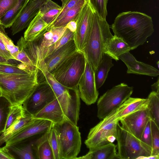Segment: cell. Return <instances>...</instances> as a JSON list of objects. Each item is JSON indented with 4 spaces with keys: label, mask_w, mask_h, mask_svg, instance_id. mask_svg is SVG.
<instances>
[{
    "label": "cell",
    "mask_w": 159,
    "mask_h": 159,
    "mask_svg": "<svg viewBox=\"0 0 159 159\" xmlns=\"http://www.w3.org/2000/svg\"><path fill=\"white\" fill-rule=\"evenodd\" d=\"M114 35L122 39L132 50L142 45L154 32L152 17L137 11L119 14L111 25Z\"/></svg>",
    "instance_id": "obj_1"
},
{
    "label": "cell",
    "mask_w": 159,
    "mask_h": 159,
    "mask_svg": "<svg viewBox=\"0 0 159 159\" xmlns=\"http://www.w3.org/2000/svg\"><path fill=\"white\" fill-rule=\"evenodd\" d=\"M39 69L24 74L0 73V91L12 105L23 104L38 86Z\"/></svg>",
    "instance_id": "obj_2"
},
{
    "label": "cell",
    "mask_w": 159,
    "mask_h": 159,
    "mask_svg": "<svg viewBox=\"0 0 159 159\" xmlns=\"http://www.w3.org/2000/svg\"><path fill=\"white\" fill-rule=\"evenodd\" d=\"M113 36L106 19L100 17L94 10L90 31L82 52L94 70L102 58L107 44Z\"/></svg>",
    "instance_id": "obj_3"
},
{
    "label": "cell",
    "mask_w": 159,
    "mask_h": 159,
    "mask_svg": "<svg viewBox=\"0 0 159 159\" xmlns=\"http://www.w3.org/2000/svg\"><path fill=\"white\" fill-rule=\"evenodd\" d=\"M35 65L52 88L66 118L73 123L77 122L80 105L78 88L69 89L59 83L48 71L43 60L37 61Z\"/></svg>",
    "instance_id": "obj_4"
},
{
    "label": "cell",
    "mask_w": 159,
    "mask_h": 159,
    "mask_svg": "<svg viewBox=\"0 0 159 159\" xmlns=\"http://www.w3.org/2000/svg\"><path fill=\"white\" fill-rule=\"evenodd\" d=\"M86 59L82 52L77 51L51 73L59 83L69 89H78Z\"/></svg>",
    "instance_id": "obj_5"
},
{
    "label": "cell",
    "mask_w": 159,
    "mask_h": 159,
    "mask_svg": "<svg viewBox=\"0 0 159 159\" xmlns=\"http://www.w3.org/2000/svg\"><path fill=\"white\" fill-rule=\"evenodd\" d=\"M118 108L113 111L90 130L84 143L89 150L113 143L117 136Z\"/></svg>",
    "instance_id": "obj_6"
},
{
    "label": "cell",
    "mask_w": 159,
    "mask_h": 159,
    "mask_svg": "<svg viewBox=\"0 0 159 159\" xmlns=\"http://www.w3.org/2000/svg\"><path fill=\"white\" fill-rule=\"evenodd\" d=\"M116 140L118 159H145L152 155L151 147L123 128L119 123Z\"/></svg>",
    "instance_id": "obj_7"
},
{
    "label": "cell",
    "mask_w": 159,
    "mask_h": 159,
    "mask_svg": "<svg viewBox=\"0 0 159 159\" xmlns=\"http://www.w3.org/2000/svg\"><path fill=\"white\" fill-rule=\"evenodd\" d=\"M60 141L62 159H75L81 145L79 128L66 118L55 124Z\"/></svg>",
    "instance_id": "obj_8"
},
{
    "label": "cell",
    "mask_w": 159,
    "mask_h": 159,
    "mask_svg": "<svg viewBox=\"0 0 159 159\" xmlns=\"http://www.w3.org/2000/svg\"><path fill=\"white\" fill-rule=\"evenodd\" d=\"M133 91V87L129 86L124 83L108 90L98 101V117L102 120L118 108L130 97Z\"/></svg>",
    "instance_id": "obj_9"
},
{
    "label": "cell",
    "mask_w": 159,
    "mask_h": 159,
    "mask_svg": "<svg viewBox=\"0 0 159 159\" xmlns=\"http://www.w3.org/2000/svg\"><path fill=\"white\" fill-rule=\"evenodd\" d=\"M39 82L38 86L22 104L26 112L33 117L56 98L47 81L44 80Z\"/></svg>",
    "instance_id": "obj_10"
},
{
    "label": "cell",
    "mask_w": 159,
    "mask_h": 159,
    "mask_svg": "<svg viewBox=\"0 0 159 159\" xmlns=\"http://www.w3.org/2000/svg\"><path fill=\"white\" fill-rule=\"evenodd\" d=\"M94 10L86 0L75 19L76 29L74 40L78 51L82 52L86 44L91 26Z\"/></svg>",
    "instance_id": "obj_11"
},
{
    "label": "cell",
    "mask_w": 159,
    "mask_h": 159,
    "mask_svg": "<svg viewBox=\"0 0 159 159\" xmlns=\"http://www.w3.org/2000/svg\"><path fill=\"white\" fill-rule=\"evenodd\" d=\"M78 88L80 97L86 104L89 105L96 102L99 93L96 86L94 70L87 60Z\"/></svg>",
    "instance_id": "obj_12"
},
{
    "label": "cell",
    "mask_w": 159,
    "mask_h": 159,
    "mask_svg": "<svg viewBox=\"0 0 159 159\" xmlns=\"http://www.w3.org/2000/svg\"><path fill=\"white\" fill-rule=\"evenodd\" d=\"M52 124L48 120L34 118L27 125L7 141L5 145L8 147L17 144L33 136L45 133L49 129Z\"/></svg>",
    "instance_id": "obj_13"
},
{
    "label": "cell",
    "mask_w": 159,
    "mask_h": 159,
    "mask_svg": "<svg viewBox=\"0 0 159 159\" xmlns=\"http://www.w3.org/2000/svg\"><path fill=\"white\" fill-rule=\"evenodd\" d=\"M150 119L147 107L131 113L119 121L123 128L140 140L142 132Z\"/></svg>",
    "instance_id": "obj_14"
},
{
    "label": "cell",
    "mask_w": 159,
    "mask_h": 159,
    "mask_svg": "<svg viewBox=\"0 0 159 159\" xmlns=\"http://www.w3.org/2000/svg\"><path fill=\"white\" fill-rule=\"evenodd\" d=\"M48 0H30L12 25V35H15L28 27L39 12L43 5Z\"/></svg>",
    "instance_id": "obj_15"
},
{
    "label": "cell",
    "mask_w": 159,
    "mask_h": 159,
    "mask_svg": "<svg viewBox=\"0 0 159 159\" xmlns=\"http://www.w3.org/2000/svg\"><path fill=\"white\" fill-rule=\"evenodd\" d=\"M77 50L74 39L70 40L43 60L48 71L52 73Z\"/></svg>",
    "instance_id": "obj_16"
},
{
    "label": "cell",
    "mask_w": 159,
    "mask_h": 159,
    "mask_svg": "<svg viewBox=\"0 0 159 159\" xmlns=\"http://www.w3.org/2000/svg\"><path fill=\"white\" fill-rule=\"evenodd\" d=\"M127 68L128 74H134L156 77L159 75L158 70L149 65L138 61L129 52L119 56Z\"/></svg>",
    "instance_id": "obj_17"
},
{
    "label": "cell",
    "mask_w": 159,
    "mask_h": 159,
    "mask_svg": "<svg viewBox=\"0 0 159 159\" xmlns=\"http://www.w3.org/2000/svg\"><path fill=\"white\" fill-rule=\"evenodd\" d=\"M66 29V26L56 27L49 25L47 31L39 39L29 42L39 49L49 47L60 39Z\"/></svg>",
    "instance_id": "obj_18"
},
{
    "label": "cell",
    "mask_w": 159,
    "mask_h": 159,
    "mask_svg": "<svg viewBox=\"0 0 159 159\" xmlns=\"http://www.w3.org/2000/svg\"><path fill=\"white\" fill-rule=\"evenodd\" d=\"M33 117L48 120L55 124L61 122L66 118L57 98L46 105Z\"/></svg>",
    "instance_id": "obj_19"
},
{
    "label": "cell",
    "mask_w": 159,
    "mask_h": 159,
    "mask_svg": "<svg viewBox=\"0 0 159 159\" xmlns=\"http://www.w3.org/2000/svg\"><path fill=\"white\" fill-rule=\"evenodd\" d=\"M49 25L42 18L39 12L29 24L24 33V38L28 42L39 39L47 31Z\"/></svg>",
    "instance_id": "obj_20"
},
{
    "label": "cell",
    "mask_w": 159,
    "mask_h": 159,
    "mask_svg": "<svg viewBox=\"0 0 159 159\" xmlns=\"http://www.w3.org/2000/svg\"><path fill=\"white\" fill-rule=\"evenodd\" d=\"M148 99L129 97L118 108L117 116L119 120L137 111L146 109Z\"/></svg>",
    "instance_id": "obj_21"
},
{
    "label": "cell",
    "mask_w": 159,
    "mask_h": 159,
    "mask_svg": "<svg viewBox=\"0 0 159 159\" xmlns=\"http://www.w3.org/2000/svg\"><path fill=\"white\" fill-rule=\"evenodd\" d=\"M76 159H118L116 152V145L113 143L98 147L89 150L86 155Z\"/></svg>",
    "instance_id": "obj_22"
},
{
    "label": "cell",
    "mask_w": 159,
    "mask_h": 159,
    "mask_svg": "<svg viewBox=\"0 0 159 159\" xmlns=\"http://www.w3.org/2000/svg\"><path fill=\"white\" fill-rule=\"evenodd\" d=\"M132 50L128 45L122 39L115 35L107 44L104 53L117 61L122 54Z\"/></svg>",
    "instance_id": "obj_23"
},
{
    "label": "cell",
    "mask_w": 159,
    "mask_h": 159,
    "mask_svg": "<svg viewBox=\"0 0 159 159\" xmlns=\"http://www.w3.org/2000/svg\"><path fill=\"white\" fill-rule=\"evenodd\" d=\"M113 66L112 58L104 53L98 67L94 70L95 84L97 89L103 85L110 69Z\"/></svg>",
    "instance_id": "obj_24"
},
{
    "label": "cell",
    "mask_w": 159,
    "mask_h": 159,
    "mask_svg": "<svg viewBox=\"0 0 159 159\" xmlns=\"http://www.w3.org/2000/svg\"><path fill=\"white\" fill-rule=\"evenodd\" d=\"M34 118L26 113L25 115L5 130L0 136V146L6 143L32 120Z\"/></svg>",
    "instance_id": "obj_25"
},
{
    "label": "cell",
    "mask_w": 159,
    "mask_h": 159,
    "mask_svg": "<svg viewBox=\"0 0 159 159\" xmlns=\"http://www.w3.org/2000/svg\"><path fill=\"white\" fill-rule=\"evenodd\" d=\"M61 10V6L52 0H48L42 6L39 12L42 19L50 25L55 21Z\"/></svg>",
    "instance_id": "obj_26"
},
{
    "label": "cell",
    "mask_w": 159,
    "mask_h": 159,
    "mask_svg": "<svg viewBox=\"0 0 159 159\" xmlns=\"http://www.w3.org/2000/svg\"><path fill=\"white\" fill-rule=\"evenodd\" d=\"M86 0H80L74 6L67 11L58 20L51 25L54 27L66 26L71 21L75 20L84 5Z\"/></svg>",
    "instance_id": "obj_27"
},
{
    "label": "cell",
    "mask_w": 159,
    "mask_h": 159,
    "mask_svg": "<svg viewBox=\"0 0 159 159\" xmlns=\"http://www.w3.org/2000/svg\"><path fill=\"white\" fill-rule=\"evenodd\" d=\"M36 157L39 159H54L53 152L47 139V132L35 141Z\"/></svg>",
    "instance_id": "obj_28"
},
{
    "label": "cell",
    "mask_w": 159,
    "mask_h": 159,
    "mask_svg": "<svg viewBox=\"0 0 159 159\" xmlns=\"http://www.w3.org/2000/svg\"><path fill=\"white\" fill-rule=\"evenodd\" d=\"M30 0H18L16 5L1 19L0 22L5 28L11 26L20 12Z\"/></svg>",
    "instance_id": "obj_29"
},
{
    "label": "cell",
    "mask_w": 159,
    "mask_h": 159,
    "mask_svg": "<svg viewBox=\"0 0 159 159\" xmlns=\"http://www.w3.org/2000/svg\"><path fill=\"white\" fill-rule=\"evenodd\" d=\"M35 142H31L22 146L17 144L7 147L10 152H12L18 158L22 159H35L36 158L34 152Z\"/></svg>",
    "instance_id": "obj_30"
},
{
    "label": "cell",
    "mask_w": 159,
    "mask_h": 159,
    "mask_svg": "<svg viewBox=\"0 0 159 159\" xmlns=\"http://www.w3.org/2000/svg\"><path fill=\"white\" fill-rule=\"evenodd\" d=\"M47 136L53 152L54 159H62L60 141L54 124L52 123L47 132Z\"/></svg>",
    "instance_id": "obj_31"
},
{
    "label": "cell",
    "mask_w": 159,
    "mask_h": 159,
    "mask_svg": "<svg viewBox=\"0 0 159 159\" xmlns=\"http://www.w3.org/2000/svg\"><path fill=\"white\" fill-rule=\"evenodd\" d=\"M147 98L148 100L147 108L150 118L159 127V94L152 91Z\"/></svg>",
    "instance_id": "obj_32"
},
{
    "label": "cell",
    "mask_w": 159,
    "mask_h": 159,
    "mask_svg": "<svg viewBox=\"0 0 159 159\" xmlns=\"http://www.w3.org/2000/svg\"><path fill=\"white\" fill-rule=\"evenodd\" d=\"M12 105L6 98L0 97V134L5 130L7 118Z\"/></svg>",
    "instance_id": "obj_33"
},
{
    "label": "cell",
    "mask_w": 159,
    "mask_h": 159,
    "mask_svg": "<svg viewBox=\"0 0 159 159\" xmlns=\"http://www.w3.org/2000/svg\"><path fill=\"white\" fill-rule=\"evenodd\" d=\"M26 114L22 104L12 105L7 118L5 130L24 116Z\"/></svg>",
    "instance_id": "obj_34"
},
{
    "label": "cell",
    "mask_w": 159,
    "mask_h": 159,
    "mask_svg": "<svg viewBox=\"0 0 159 159\" xmlns=\"http://www.w3.org/2000/svg\"><path fill=\"white\" fill-rule=\"evenodd\" d=\"M152 155H159V127L151 119Z\"/></svg>",
    "instance_id": "obj_35"
},
{
    "label": "cell",
    "mask_w": 159,
    "mask_h": 159,
    "mask_svg": "<svg viewBox=\"0 0 159 159\" xmlns=\"http://www.w3.org/2000/svg\"><path fill=\"white\" fill-rule=\"evenodd\" d=\"M33 70H34L28 69H21L19 68L17 65L11 63L0 64V73H1L9 74H24L30 73Z\"/></svg>",
    "instance_id": "obj_36"
},
{
    "label": "cell",
    "mask_w": 159,
    "mask_h": 159,
    "mask_svg": "<svg viewBox=\"0 0 159 159\" xmlns=\"http://www.w3.org/2000/svg\"><path fill=\"white\" fill-rule=\"evenodd\" d=\"M92 7L102 18L107 15V6L108 0H88Z\"/></svg>",
    "instance_id": "obj_37"
},
{
    "label": "cell",
    "mask_w": 159,
    "mask_h": 159,
    "mask_svg": "<svg viewBox=\"0 0 159 159\" xmlns=\"http://www.w3.org/2000/svg\"><path fill=\"white\" fill-rule=\"evenodd\" d=\"M17 45L20 49V51L16 57V60L20 61L26 66L32 69L36 70L38 68L33 64L22 46L18 42Z\"/></svg>",
    "instance_id": "obj_38"
},
{
    "label": "cell",
    "mask_w": 159,
    "mask_h": 159,
    "mask_svg": "<svg viewBox=\"0 0 159 159\" xmlns=\"http://www.w3.org/2000/svg\"><path fill=\"white\" fill-rule=\"evenodd\" d=\"M18 0H0V21L1 18L16 5Z\"/></svg>",
    "instance_id": "obj_39"
},
{
    "label": "cell",
    "mask_w": 159,
    "mask_h": 159,
    "mask_svg": "<svg viewBox=\"0 0 159 159\" xmlns=\"http://www.w3.org/2000/svg\"><path fill=\"white\" fill-rule=\"evenodd\" d=\"M5 28L0 22V37L7 50L11 51L15 45L12 41L8 37L5 31Z\"/></svg>",
    "instance_id": "obj_40"
},
{
    "label": "cell",
    "mask_w": 159,
    "mask_h": 159,
    "mask_svg": "<svg viewBox=\"0 0 159 159\" xmlns=\"http://www.w3.org/2000/svg\"><path fill=\"white\" fill-rule=\"evenodd\" d=\"M140 140L142 142L152 148L151 119L147 122L142 132Z\"/></svg>",
    "instance_id": "obj_41"
},
{
    "label": "cell",
    "mask_w": 159,
    "mask_h": 159,
    "mask_svg": "<svg viewBox=\"0 0 159 159\" xmlns=\"http://www.w3.org/2000/svg\"><path fill=\"white\" fill-rule=\"evenodd\" d=\"M80 0H63L61 12L55 21L61 18L67 11L74 6Z\"/></svg>",
    "instance_id": "obj_42"
},
{
    "label": "cell",
    "mask_w": 159,
    "mask_h": 159,
    "mask_svg": "<svg viewBox=\"0 0 159 159\" xmlns=\"http://www.w3.org/2000/svg\"><path fill=\"white\" fill-rule=\"evenodd\" d=\"M16 158L9 150L8 147L5 146L0 148V159H14Z\"/></svg>",
    "instance_id": "obj_43"
},
{
    "label": "cell",
    "mask_w": 159,
    "mask_h": 159,
    "mask_svg": "<svg viewBox=\"0 0 159 159\" xmlns=\"http://www.w3.org/2000/svg\"><path fill=\"white\" fill-rule=\"evenodd\" d=\"M0 52L2 57L5 58L7 60L14 59L13 58L10 54L9 52L7 50L0 37Z\"/></svg>",
    "instance_id": "obj_44"
},
{
    "label": "cell",
    "mask_w": 159,
    "mask_h": 159,
    "mask_svg": "<svg viewBox=\"0 0 159 159\" xmlns=\"http://www.w3.org/2000/svg\"><path fill=\"white\" fill-rule=\"evenodd\" d=\"M66 27L71 31L75 32L76 29V23L75 20L68 23Z\"/></svg>",
    "instance_id": "obj_45"
},
{
    "label": "cell",
    "mask_w": 159,
    "mask_h": 159,
    "mask_svg": "<svg viewBox=\"0 0 159 159\" xmlns=\"http://www.w3.org/2000/svg\"><path fill=\"white\" fill-rule=\"evenodd\" d=\"M20 49L19 47L17 45H15L14 48L11 51H9V52L13 58L14 59L16 60V57Z\"/></svg>",
    "instance_id": "obj_46"
},
{
    "label": "cell",
    "mask_w": 159,
    "mask_h": 159,
    "mask_svg": "<svg viewBox=\"0 0 159 159\" xmlns=\"http://www.w3.org/2000/svg\"><path fill=\"white\" fill-rule=\"evenodd\" d=\"M159 80L158 78L157 81L151 85L152 91L159 94Z\"/></svg>",
    "instance_id": "obj_47"
},
{
    "label": "cell",
    "mask_w": 159,
    "mask_h": 159,
    "mask_svg": "<svg viewBox=\"0 0 159 159\" xmlns=\"http://www.w3.org/2000/svg\"><path fill=\"white\" fill-rule=\"evenodd\" d=\"M8 61L5 58L0 55V64H10Z\"/></svg>",
    "instance_id": "obj_48"
},
{
    "label": "cell",
    "mask_w": 159,
    "mask_h": 159,
    "mask_svg": "<svg viewBox=\"0 0 159 159\" xmlns=\"http://www.w3.org/2000/svg\"><path fill=\"white\" fill-rule=\"evenodd\" d=\"M157 67H158V68H159V63L158 61L157 62Z\"/></svg>",
    "instance_id": "obj_49"
},
{
    "label": "cell",
    "mask_w": 159,
    "mask_h": 159,
    "mask_svg": "<svg viewBox=\"0 0 159 159\" xmlns=\"http://www.w3.org/2000/svg\"><path fill=\"white\" fill-rule=\"evenodd\" d=\"M1 96H2V94L1 91H0V97H1Z\"/></svg>",
    "instance_id": "obj_50"
},
{
    "label": "cell",
    "mask_w": 159,
    "mask_h": 159,
    "mask_svg": "<svg viewBox=\"0 0 159 159\" xmlns=\"http://www.w3.org/2000/svg\"><path fill=\"white\" fill-rule=\"evenodd\" d=\"M0 55H1V56H2V54H1V53L0 52Z\"/></svg>",
    "instance_id": "obj_51"
},
{
    "label": "cell",
    "mask_w": 159,
    "mask_h": 159,
    "mask_svg": "<svg viewBox=\"0 0 159 159\" xmlns=\"http://www.w3.org/2000/svg\"><path fill=\"white\" fill-rule=\"evenodd\" d=\"M63 0H61V2H62Z\"/></svg>",
    "instance_id": "obj_52"
}]
</instances>
